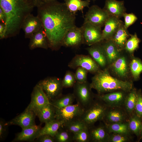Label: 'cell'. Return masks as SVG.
Listing matches in <instances>:
<instances>
[{"mask_svg":"<svg viewBox=\"0 0 142 142\" xmlns=\"http://www.w3.org/2000/svg\"><path fill=\"white\" fill-rule=\"evenodd\" d=\"M0 7L6 16V38L19 33L24 20L34 7L24 0H0Z\"/></svg>","mask_w":142,"mask_h":142,"instance_id":"7a4b0ae2","label":"cell"},{"mask_svg":"<svg viewBox=\"0 0 142 142\" xmlns=\"http://www.w3.org/2000/svg\"><path fill=\"white\" fill-rule=\"evenodd\" d=\"M73 87V93L77 103L84 109L88 106L95 98L90 84L87 82L83 83L76 82Z\"/></svg>","mask_w":142,"mask_h":142,"instance_id":"5b68a950","label":"cell"},{"mask_svg":"<svg viewBox=\"0 0 142 142\" xmlns=\"http://www.w3.org/2000/svg\"><path fill=\"white\" fill-rule=\"evenodd\" d=\"M8 126L6 124V122L1 119L0 121V139H3L5 137L7 133Z\"/></svg>","mask_w":142,"mask_h":142,"instance_id":"7bdbcfd3","label":"cell"},{"mask_svg":"<svg viewBox=\"0 0 142 142\" xmlns=\"http://www.w3.org/2000/svg\"><path fill=\"white\" fill-rule=\"evenodd\" d=\"M142 118L134 112L129 117L128 121L129 129L132 134H135L138 138L140 135L142 125Z\"/></svg>","mask_w":142,"mask_h":142,"instance_id":"83f0119b","label":"cell"},{"mask_svg":"<svg viewBox=\"0 0 142 142\" xmlns=\"http://www.w3.org/2000/svg\"><path fill=\"white\" fill-rule=\"evenodd\" d=\"M36 141L39 142H55L54 137L48 135H42L37 138Z\"/></svg>","mask_w":142,"mask_h":142,"instance_id":"ee69618b","label":"cell"},{"mask_svg":"<svg viewBox=\"0 0 142 142\" xmlns=\"http://www.w3.org/2000/svg\"><path fill=\"white\" fill-rule=\"evenodd\" d=\"M45 124L44 126L40 130L36 138L43 135H48L54 137L59 129L63 124L64 122L55 119Z\"/></svg>","mask_w":142,"mask_h":142,"instance_id":"cb8c5ba5","label":"cell"},{"mask_svg":"<svg viewBox=\"0 0 142 142\" xmlns=\"http://www.w3.org/2000/svg\"><path fill=\"white\" fill-rule=\"evenodd\" d=\"M68 66L73 69L80 67L92 73L99 70V65L95 61L88 55L82 54L76 55L69 63Z\"/></svg>","mask_w":142,"mask_h":142,"instance_id":"7c38bea8","label":"cell"},{"mask_svg":"<svg viewBox=\"0 0 142 142\" xmlns=\"http://www.w3.org/2000/svg\"><path fill=\"white\" fill-rule=\"evenodd\" d=\"M88 72L82 67H79L77 68L75 74L76 82L79 83L87 82Z\"/></svg>","mask_w":142,"mask_h":142,"instance_id":"ab89813d","label":"cell"},{"mask_svg":"<svg viewBox=\"0 0 142 142\" xmlns=\"http://www.w3.org/2000/svg\"><path fill=\"white\" fill-rule=\"evenodd\" d=\"M140 40L136 33L130 35L125 44V49L127 52L132 53L139 47Z\"/></svg>","mask_w":142,"mask_h":142,"instance_id":"e575fe53","label":"cell"},{"mask_svg":"<svg viewBox=\"0 0 142 142\" xmlns=\"http://www.w3.org/2000/svg\"><path fill=\"white\" fill-rule=\"evenodd\" d=\"M123 22L114 17L109 16L106 21L102 32V40H111Z\"/></svg>","mask_w":142,"mask_h":142,"instance_id":"d6986e66","label":"cell"},{"mask_svg":"<svg viewBox=\"0 0 142 142\" xmlns=\"http://www.w3.org/2000/svg\"><path fill=\"white\" fill-rule=\"evenodd\" d=\"M141 139H142V125L141 127L140 135L138 141H139Z\"/></svg>","mask_w":142,"mask_h":142,"instance_id":"681fc988","label":"cell"},{"mask_svg":"<svg viewBox=\"0 0 142 142\" xmlns=\"http://www.w3.org/2000/svg\"><path fill=\"white\" fill-rule=\"evenodd\" d=\"M6 27L5 24L0 22V39L6 38Z\"/></svg>","mask_w":142,"mask_h":142,"instance_id":"bcb514c9","label":"cell"},{"mask_svg":"<svg viewBox=\"0 0 142 142\" xmlns=\"http://www.w3.org/2000/svg\"><path fill=\"white\" fill-rule=\"evenodd\" d=\"M75 98L73 93L61 95L50 102L55 109H60L73 104Z\"/></svg>","mask_w":142,"mask_h":142,"instance_id":"f546056e","label":"cell"},{"mask_svg":"<svg viewBox=\"0 0 142 142\" xmlns=\"http://www.w3.org/2000/svg\"><path fill=\"white\" fill-rule=\"evenodd\" d=\"M103 9L109 16L120 19L125 13L124 1L106 0Z\"/></svg>","mask_w":142,"mask_h":142,"instance_id":"ac0fdd59","label":"cell"},{"mask_svg":"<svg viewBox=\"0 0 142 142\" xmlns=\"http://www.w3.org/2000/svg\"><path fill=\"white\" fill-rule=\"evenodd\" d=\"M113 68L116 73L120 77H125L128 74L126 61L124 57H119L113 63Z\"/></svg>","mask_w":142,"mask_h":142,"instance_id":"1f68e13d","label":"cell"},{"mask_svg":"<svg viewBox=\"0 0 142 142\" xmlns=\"http://www.w3.org/2000/svg\"><path fill=\"white\" fill-rule=\"evenodd\" d=\"M36 114L33 111L26 109L22 113L9 121L6 122L8 126L17 125L23 129L35 124Z\"/></svg>","mask_w":142,"mask_h":142,"instance_id":"9a60e30c","label":"cell"},{"mask_svg":"<svg viewBox=\"0 0 142 142\" xmlns=\"http://www.w3.org/2000/svg\"><path fill=\"white\" fill-rule=\"evenodd\" d=\"M90 84L91 88L96 90L99 94L120 90L128 92L133 87L132 82L114 78L106 70L97 72Z\"/></svg>","mask_w":142,"mask_h":142,"instance_id":"3957f363","label":"cell"},{"mask_svg":"<svg viewBox=\"0 0 142 142\" xmlns=\"http://www.w3.org/2000/svg\"><path fill=\"white\" fill-rule=\"evenodd\" d=\"M41 123H46L55 118V109L51 103L43 107L37 114Z\"/></svg>","mask_w":142,"mask_h":142,"instance_id":"484cf974","label":"cell"},{"mask_svg":"<svg viewBox=\"0 0 142 142\" xmlns=\"http://www.w3.org/2000/svg\"><path fill=\"white\" fill-rule=\"evenodd\" d=\"M127 92L120 90L107 93L95 95V98L103 102L108 107L124 108Z\"/></svg>","mask_w":142,"mask_h":142,"instance_id":"30bf717a","label":"cell"},{"mask_svg":"<svg viewBox=\"0 0 142 142\" xmlns=\"http://www.w3.org/2000/svg\"><path fill=\"white\" fill-rule=\"evenodd\" d=\"M39 125L36 124L27 128L22 129V131L16 135L13 142L33 141L36 139L41 128Z\"/></svg>","mask_w":142,"mask_h":142,"instance_id":"44dd1931","label":"cell"},{"mask_svg":"<svg viewBox=\"0 0 142 142\" xmlns=\"http://www.w3.org/2000/svg\"><path fill=\"white\" fill-rule=\"evenodd\" d=\"M38 84L42 88L50 102L62 94L63 88L62 80L56 78H49L40 81Z\"/></svg>","mask_w":142,"mask_h":142,"instance_id":"52a82bcc","label":"cell"},{"mask_svg":"<svg viewBox=\"0 0 142 142\" xmlns=\"http://www.w3.org/2000/svg\"><path fill=\"white\" fill-rule=\"evenodd\" d=\"M82 43H83V37L82 27L75 26L65 34L62 41V46L75 47L79 46Z\"/></svg>","mask_w":142,"mask_h":142,"instance_id":"2e32d148","label":"cell"},{"mask_svg":"<svg viewBox=\"0 0 142 142\" xmlns=\"http://www.w3.org/2000/svg\"><path fill=\"white\" fill-rule=\"evenodd\" d=\"M123 17L124 19V25L127 29L134 24L137 19V17L133 13H127L125 12Z\"/></svg>","mask_w":142,"mask_h":142,"instance_id":"b9f144b4","label":"cell"},{"mask_svg":"<svg viewBox=\"0 0 142 142\" xmlns=\"http://www.w3.org/2000/svg\"><path fill=\"white\" fill-rule=\"evenodd\" d=\"M130 68L132 76L135 80H137L142 72V62L139 59L134 58L130 64Z\"/></svg>","mask_w":142,"mask_h":142,"instance_id":"d590c367","label":"cell"},{"mask_svg":"<svg viewBox=\"0 0 142 142\" xmlns=\"http://www.w3.org/2000/svg\"><path fill=\"white\" fill-rule=\"evenodd\" d=\"M54 0H42L43 3H47L52 2Z\"/></svg>","mask_w":142,"mask_h":142,"instance_id":"c3c4849f","label":"cell"},{"mask_svg":"<svg viewBox=\"0 0 142 142\" xmlns=\"http://www.w3.org/2000/svg\"><path fill=\"white\" fill-rule=\"evenodd\" d=\"M74 134L62 126L58 129L54 138L56 142H73Z\"/></svg>","mask_w":142,"mask_h":142,"instance_id":"d6a6232c","label":"cell"},{"mask_svg":"<svg viewBox=\"0 0 142 142\" xmlns=\"http://www.w3.org/2000/svg\"><path fill=\"white\" fill-rule=\"evenodd\" d=\"M102 121L97 126L94 125L88 128L90 142H108L109 133Z\"/></svg>","mask_w":142,"mask_h":142,"instance_id":"e0dca14e","label":"cell"},{"mask_svg":"<svg viewBox=\"0 0 142 142\" xmlns=\"http://www.w3.org/2000/svg\"><path fill=\"white\" fill-rule=\"evenodd\" d=\"M107 61L109 63H113L119 56V50L111 40H106L102 44Z\"/></svg>","mask_w":142,"mask_h":142,"instance_id":"d4e9b609","label":"cell"},{"mask_svg":"<svg viewBox=\"0 0 142 142\" xmlns=\"http://www.w3.org/2000/svg\"><path fill=\"white\" fill-rule=\"evenodd\" d=\"M34 7H38L42 4L43 3L42 0H24Z\"/></svg>","mask_w":142,"mask_h":142,"instance_id":"f6af8a7d","label":"cell"},{"mask_svg":"<svg viewBox=\"0 0 142 142\" xmlns=\"http://www.w3.org/2000/svg\"><path fill=\"white\" fill-rule=\"evenodd\" d=\"M73 141L90 142V136L88 128H86L74 134Z\"/></svg>","mask_w":142,"mask_h":142,"instance_id":"74e56055","label":"cell"},{"mask_svg":"<svg viewBox=\"0 0 142 142\" xmlns=\"http://www.w3.org/2000/svg\"><path fill=\"white\" fill-rule=\"evenodd\" d=\"M75 74L69 71H67L62 80V83L63 88H69L74 86L76 82Z\"/></svg>","mask_w":142,"mask_h":142,"instance_id":"f35d334b","label":"cell"},{"mask_svg":"<svg viewBox=\"0 0 142 142\" xmlns=\"http://www.w3.org/2000/svg\"><path fill=\"white\" fill-rule=\"evenodd\" d=\"M83 43L91 46L102 41V32L101 27L88 23H84L81 27Z\"/></svg>","mask_w":142,"mask_h":142,"instance_id":"8fae6325","label":"cell"},{"mask_svg":"<svg viewBox=\"0 0 142 142\" xmlns=\"http://www.w3.org/2000/svg\"><path fill=\"white\" fill-rule=\"evenodd\" d=\"M42 22L37 16L31 13L29 14L24 20L21 26L26 38H29L35 33L43 28Z\"/></svg>","mask_w":142,"mask_h":142,"instance_id":"5bb4252c","label":"cell"},{"mask_svg":"<svg viewBox=\"0 0 142 142\" xmlns=\"http://www.w3.org/2000/svg\"><path fill=\"white\" fill-rule=\"evenodd\" d=\"M84 110L77 103L60 109H55V118L63 121L64 124L80 120Z\"/></svg>","mask_w":142,"mask_h":142,"instance_id":"8992f818","label":"cell"},{"mask_svg":"<svg viewBox=\"0 0 142 142\" xmlns=\"http://www.w3.org/2000/svg\"><path fill=\"white\" fill-rule=\"evenodd\" d=\"M29 39V47L31 50L37 48L47 49L49 48L47 36L43 27L33 34Z\"/></svg>","mask_w":142,"mask_h":142,"instance_id":"ffe728a7","label":"cell"},{"mask_svg":"<svg viewBox=\"0 0 142 142\" xmlns=\"http://www.w3.org/2000/svg\"><path fill=\"white\" fill-rule=\"evenodd\" d=\"M6 21V16L3 10L0 7V22L4 24Z\"/></svg>","mask_w":142,"mask_h":142,"instance_id":"7dc6e473","label":"cell"},{"mask_svg":"<svg viewBox=\"0 0 142 142\" xmlns=\"http://www.w3.org/2000/svg\"><path fill=\"white\" fill-rule=\"evenodd\" d=\"M89 0V1H90V0H92V1H95V0Z\"/></svg>","mask_w":142,"mask_h":142,"instance_id":"f907efd6","label":"cell"},{"mask_svg":"<svg viewBox=\"0 0 142 142\" xmlns=\"http://www.w3.org/2000/svg\"><path fill=\"white\" fill-rule=\"evenodd\" d=\"M105 124L109 133H116L131 135L129 128L128 121Z\"/></svg>","mask_w":142,"mask_h":142,"instance_id":"4dcf8cb0","label":"cell"},{"mask_svg":"<svg viewBox=\"0 0 142 142\" xmlns=\"http://www.w3.org/2000/svg\"><path fill=\"white\" fill-rule=\"evenodd\" d=\"M98 43L90 46L87 50L98 65L103 67L106 65L107 60L102 45Z\"/></svg>","mask_w":142,"mask_h":142,"instance_id":"7402d4cb","label":"cell"},{"mask_svg":"<svg viewBox=\"0 0 142 142\" xmlns=\"http://www.w3.org/2000/svg\"><path fill=\"white\" fill-rule=\"evenodd\" d=\"M109 16L103 9L97 5H93L89 9L84 15V23H88L102 28Z\"/></svg>","mask_w":142,"mask_h":142,"instance_id":"9c48e42d","label":"cell"},{"mask_svg":"<svg viewBox=\"0 0 142 142\" xmlns=\"http://www.w3.org/2000/svg\"><path fill=\"white\" fill-rule=\"evenodd\" d=\"M137 92L133 87L128 92L125 100L124 108L129 116L134 111L137 98Z\"/></svg>","mask_w":142,"mask_h":142,"instance_id":"f1b7e54d","label":"cell"},{"mask_svg":"<svg viewBox=\"0 0 142 142\" xmlns=\"http://www.w3.org/2000/svg\"><path fill=\"white\" fill-rule=\"evenodd\" d=\"M108 108L102 101L95 98L92 102L84 109L80 120L89 128L98 121L103 119Z\"/></svg>","mask_w":142,"mask_h":142,"instance_id":"277c9868","label":"cell"},{"mask_svg":"<svg viewBox=\"0 0 142 142\" xmlns=\"http://www.w3.org/2000/svg\"><path fill=\"white\" fill-rule=\"evenodd\" d=\"M37 8V16L42 23L49 48L58 49L67 32L75 26V14L68 10L64 2L56 0L43 3Z\"/></svg>","mask_w":142,"mask_h":142,"instance_id":"6da1fadb","label":"cell"},{"mask_svg":"<svg viewBox=\"0 0 142 142\" xmlns=\"http://www.w3.org/2000/svg\"><path fill=\"white\" fill-rule=\"evenodd\" d=\"M130 35L127 29L125 27L123 22L111 40L120 50L124 48L126 42Z\"/></svg>","mask_w":142,"mask_h":142,"instance_id":"603a6c76","label":"cell"},{"mask_svg":"<svg viewBox=\"0 0 142 142\" xmlns=\"http://www.w3.org/2000/svg\"><path fill=\"white\" fill-rule=\"evenodd\" d=\"M131 135L116 133H110L108 142H130L133 141Z\"/></svg>","mask_w":142,"mask_h":142,"instance_id":"8d00e7d4","label":"cell"},{"mask_svg":"<svg viewBox=\"0 0 142 142\" xmlns=\"http://www.w3.org/2000/svg\"><path fill=\"white\" fill-rule=\"evenodd\" d=\"M129 117L123 108L108 107L102 121L105 124L128 122Z\"/></svg>","mask_w":142,"mask_h":142,"instance_id":"4fadbf2b","label":"cell"},{"mask_svg":"<svg viewBox=\"0 0 142 142\" xmlns=\"http://www.w3.org/2000/svg\"><path fill=\"white\" fill-rule=\"evenodd\" d=\"M50 102L46 94L38 84L34 88L31 102L26 109L33 112L36 115L43 107Z\"/></svg>","mask_w":142,"mask_h":142,"instance_id":"ba28073f","label":"cell"},{"mask_svg":"<svg viewBox=\"0 0 142 142\" xmlns=\"http://www.w3.org/2000/svg\"><path fill=\"white\" fill-rule=\"evenodd\" d=\"M66 6L71 13L76 14L78 11H81L83 15V10L85 7H89L90 1L85 0H64Z\"/></svg>","mask_w":142,"mask_h":142,"instance_id":"4316f807","label":"cell"},{"mask_svg":"<svg viewBox=\"0 0 142 142\" xmlns=\"http://www.w3.org/2000/svg\"><path fill=\"white\" fill-rule=\"evenodd\" d=\"M134 112L137 115L142 118V94L140 90L137 92V98Z\"/></svg>","mask_w":142,"mask_h":142,"instance_id":"60d3db41","label":"cell"},{"mask_svg":"<svg viewBox=\"0 0 142 142\" xmlns=\"http://www.w3.org/2000/svg\"><path fill=\"white\" fill-rule=\"evenodd\" d=\"M62 126L67 130L73 134L88 128L85 124L80 120L64 124Z\"/></svg>","mask_w":142,"mask_h":142,"instance_id":"836d02e7","label":"cell"}]
</instances>
